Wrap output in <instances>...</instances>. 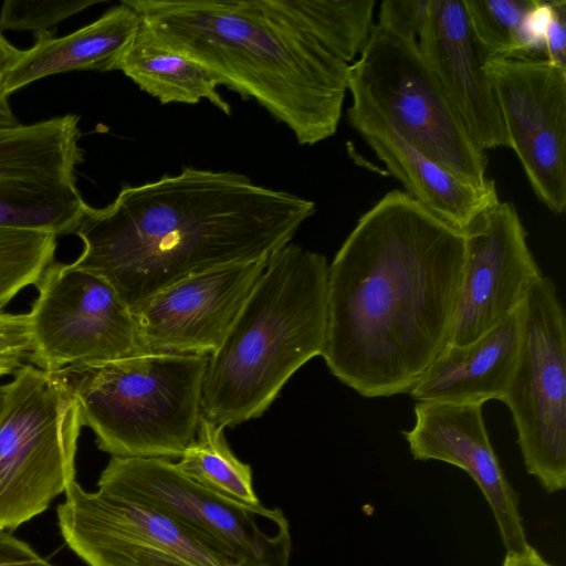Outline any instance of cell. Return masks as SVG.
Returning a JSON list of instances; mask_svg holds the SVG:
<instances>
[{
  "mask_svg": "<svg viewBox=\"0 0 566 566\" xmlns=\"http://www.w3.org/2000/svg\"><path fill=\"white\" fill-rule=\"evenodd\" d=\"M464 252L463 232L402 190L367 210L328 264L332 375L366 398L409 394L448 342Z\"/></svg>",
  "mask_w": 566,
  "mask_h": 566,
  "instance_id": "6da1fadb",
  "label": "cell"
},
{
  "mask_svg": "<svg viewBox=\"0 0 566 566\" xmlns=\"http://www.w3.org/2000/svg\"><path fill=\"white\" fill-rule=\"evenodd\" d=\"M315 210L245 175L185 166L123 186L106 207L87 203L72 264L105 280L132 312L188 277L270 258Z\"/></svg>",
  "mask_w": 566,
  "mask_h": 566,
  "instance_id": "7a4b0ae2",
  "label": "cell"
},
{
  "mask_svg": "<svg viewBox=\"0 0 566 566\" xmlns=\"http://www.w3.org/2000/svg\"><path fill=\"white\" fill-rule=\"evenodd\" d=\"M153 35L197 61L243 99H254L300 145L334 136L348 63L253 0H127Z\"/></svg>",
  "mask_w": 566,
  "mask_h": 566,
  "instance_id": "3957f363",
  "label": "cell"
},
{
  "mask_svg": "<svg viewBox=\"0 0 566 566\" xmlns=\"http://www.w3.org/2000/svg\"><path fill=\"white\" fill-rule=\"evenodd\" d=\"M326 258L287 243L268 263L219 348L208 357L201 411L222 427L259 418L289 379L322 356Z\"/></svg>",
  "mask_w": 566,
  "mask_h": 566,
  "instance_id": "277c9868",
  "label": "cell"
},
{
  "mask_svg": "<svg viewBox=\"0 0 566 566\" xmlns=\"http://www.w3.org/2000/svg\"><path fill=\"white\" fill-rule=\"evenodd\" d=\"M208 357L142 353L52 374L76 399L99 450L171 460L197 436Z\"/></svg>",
  "mask_w": 566,
  "mask_h": 566,
  "instance_id": "5b68a950",
  "label": "cell"
},
{
  "mask_svg": "<svg viewBox=\"0 0 566 566\" xmlns=\"http://www.w3.org/2000/svg\"><path fill=\"white\" fill-rule=\"evenodd\" d=\"M347 119L382 123L460 179L488 186V159L472 142L426 64L416 41L374 24L349 65Z\"/></svg>",
  "mask_w": 566,
  "mask_h": 566,
  "instance_id": "8992f818",
  "label": "cell"
},
{
  "mask_svg": "<svg viewBox=\"0 0 566 566\" xmlns=\"http://www.w3.org/2000/svg\"><path fill=\"white\" fill-rule=\"evenodd\" d=\"M82 427L57 377L31 364L14 373L0 417V531L41 514L75 481Z\"/></svg>",
  "mask_w": 566,
  "mask_h": 566,
  "instance_id": "52a82bcc",
  "label": "cell"
},
{
  "mask_svg": "<svg viewBox=\"0 0 566 566\" xmlns=\"http://www.w3.org/2000/svg\"><path fill=\"white\" fill-rule=\"evenodd\" d=\"M97 486L159 512L238 566H289L290 525L280 509L249 507L220 496L171 460L112 457Z\"/></svg>",
  "mask_w": 566,
  "mask_h": 566,
  "instance_id": "ba28073f",
  "label": "cell"
},
{
  "mask_svg": "<svg viewBox=\"0 0 566 566\" xmlns=\"http://www.w3.org/2000/svg\"><path fill=\"white\" fill-rule=\"evenodd\" d=\"M528 474L547 493L566 488V318L554 281L542 276L524 303L517 363L501 399Z\"/></svg>",
  "mask_w": 566,
  "mask_h": 566,
  "instance_id": "9c48e42d",
  "label": "cell"
},
{
  "mask_svg": "<svg viewBox=\"0 0 566 566\" xmlns=\"http://www.w3.org/2000/svg\"><path fill=\"white\" fill-rule=\"evenodd\" d=\"M35 287L31 365L55 373L139 354L133 313L98 275L54 261Z\"/></svg>",
  "mask_w": 566,
  "mask_h": 566,
  "instance_id": "30bf717a",
  "label": "cell"
},
{
  "mask_svg": "<svg viewBox=\"0 0 566 566\" xmlns=\"http://www.w3.org/2000/svg\"><path fill=\"white\" fill-rule=\"evenodd\" d=\"M81 117L0 127V227L73 234L87 203L77 188Z\"/></svg>",
  "mask_w": 566,
  "mask_h": 566,
  "instance_id": "8fae6325",
  "label": "cell"
},
{
  "mask_svg": "<svg viewBox=\"0 0 566 566\" xmlns=\"http://www.w3.org/2000/svg\"><path fill=\"white\" fill-rule=\"evenodd\" d=\"M56 512L65 543L88 566H238L167 516L102 488L72 482Z\"/></svg>",
  "mask_w": 566,
  "mask_h": 566,
  "instance_id": "7c38bea8",
  "label": "cell"
},
{
  "mask_svg": "<svg viewBox=\"0 0 566 566\" xmlns=\"http://www.w3.org/2000/svg\"><path fill=\"white\" fill-rule=\"evenodd\" d=\"M491 78L512 148L538 199L566 207V69L545 60L490 59Z\"/></svg>",
  "mask_w": 566,
  "mask_h": 566,
  "instance_id": "4fadbf2b",
  "label": "cell"
},
{
  "mask_svg": "<svg viewBox=\"0 0 566 566\" xmlns=\"http://www.w3.org/2000/svg\"><path fill=\"white\" fill-rule=\"evenodd\" d=\"M465 252L455 314L446 345L464 346L521 306L543 276L511 202L478 214L462 230Z\"/></svg>",
  "mask_w": 566,
  "mask_h": 566,
  "instance_id": "5bb4252c",
  "label": "cell"
},
{
  "mask_svg": "<svg viewBox=\"0 0 566 566\" xmlns=\"http://www.w3.org/2000/svg\"><path fill=\"white\" fill-rule=\"evenodd\" d=\"M268 260L188 277L132 311L139 354L212 355L227 336Z\"/></svg>",
  "mask_w": 566,
  "mask_h": 566,
  "instance_id": "9a60e30c",
  "label": "cell"
},
{
  "mask_svg": "<svg viewBox=\"0 0 566 566\" xmlns=\"http://www.w3.org/2000/svg\"><path fill=\"white\" fill-rule=\"evenodd\" d=\"M483 405L417 402L415 424L402 434L419 461H442L464 470L490 505L506 553L527 543L518 495L507 481L490 441Z\"/></svg>",
  "mask_w": 566,
  "mask_h": 566,
  "instance_id": "2e32d148",
  "label": "cell"
},
{
  "mask_svg": "<svg viewBox=\"0 0 566 566\" xmlns=\"http://www.w3.org/2000/svg\"><path fill=\"white\" fill-rule=\"evenodd\" d=\"M418 49L472 142L482 151L509 147L488 53L475 38L464 0H431Z\"/></svg>",
  "mask_w": 566,
  "mask_h": 566,
  "instance_id": "e0dca14e",
  "label": "cell"
},
{
  "mask_svg": "<svg viewBox=\"0 0 566 566\" xmlns=\"http://www.w3.org/2000/svg\"><path fill=\"white\" fill-rule=\"evenodd\" d=\"M524 303L474 342L446 345L409 392L412 399L480 405L501 400L517 363Z\"/></svg>",
  "mask_w": 566,
  "mask_h": 566,
  "instance_id": "ac0fdd59",
  "label": "cell"
},
{
  "mask_svg": "<svg viewBox=\"0 0 566 566\" xmlns=\"http://www.w3.org/2000/svg\"><path fill=\"white\" fill-rule=\"evenodd\" d=\"M142 25L127 0L106 10L95 21L62 36L35 33L34 44L22 50L17 62L0 77V95L12 93L43 77L71 71H116L117 64Z\"/></svg>",
  "mask_w": 566,
  "mask_h": 566,
  "instance_id": "d6986e66",
  "label": "cell"
},
{
  "mask_svg": "<svg viewBox=\"0 0 566 566\" xmlns=\"http://www.w3.org/2000/svg\"><path fill=\"white\" fill-rule=\"evenodd\" d=\"M388 172L399 180L412 199L437 217L463 230L482 211L496 205V186L469 184L429 159L382 123L352 125Z\"/></svg>",
  "mask_w": 566,
  "mask_h": 566,
  "instance_id": "ffe728a7",
  "label": "cell"
},
{
  "mask_svg": "<svg viewBox=\"0 0 566 566\" xmlns=\"http://www.w3.org/2000/svg\"><path fill=\"white\" fill-rule=\"evenodd\" d=\"M116 71L161 104H197L207 99L226 115L231 114L216 77L193 59L158 41L143 22Z\"/></svg>",
  "mask_w": 566,
  "mask_h": 566,
  "instance_id": "44dd1931",
  "label": "cell"
},
{
  "mask_svg": "<svg viewBox=\"0 0 566 566\" xmlns=\"http://www.w3.org/2000/svg\"><path fill=\"white\" fill-rule=\"evenodd\" d=\"M263 12L302 30L349 64L366 45L375 0H253Z\"/></svg>",
  "mask_w": 566,
  "mask_h": 566,
  "instance_id": "7402d4cb",
  "label": "cell"
},
{
  "mask_svg": "<svg viewBox=\"0 0 566 566\" xmlns=\"http://www.w3.org/2000/svg\"><path fill=\"white\" fill-rule=\"evenodd\" d=\"M177 468L205 489L239 504L256 507L251 467L231 451L224 427L201 417L195 440L185 449Z\"/></svg>",
  "mask_w": 566,
  "mask_h": 566,
  "instance_id": "603a6c76",
  "label": "cell"
},
{
  "mask_svg": "<svg viewBox=\"0 0 566 566\" xmlns=\"http://www.w3.org/2000/svg\"><path fill=\"white\" fill-rule=\"evenodd\" d=\"M471 28L490 59L537 60L526 28L533 0H464Z\"/></svg>",
  "mask_w": 566,
  "mask_h": 566,
  "instance_id": "cb8c5ba5",
  "label": "cell"
},
{
  "mask_svg": "<svg viewBox=\"0 0 566 566\" xmlns=\"http://www.w3.org/2000/svg\"><path fill=\"white\" fill-rule=\"evenodd\" d=\"M56 235L0 227V311L23 289L35 285L54 262Z\"/></svg>",
  "mask_w": 566,
  "mask_h": 566,
  "instance_id": "d4e9b609",
  "label": "cell"
},
{
  "mask_svg": "<svg viewBox=\"0 0 566 566\" xmlns=\"http://www.w3.org/2000/svg\"><path fill=\"white\" fill-rule=\"evenodd\" d=\"M99 0H7L0 10V30L33 31L34 34L94 4Z\"/></svg>",
  "mask_w": 566,
  "mask_h": 566,
  "instance_id": "484cf974",
  "label": "cell"
},
{
  "mask_svg": "<svg viewBox=\"0 0 566 566\" xmlns=\"http://www.w3.org/2000/svg\"><path fill=\"white\" fill-rule=\"evenodd\" d=\"M32 337L28 313L0 311V377L15 373L29 360Z\"/></svg>",
  "mask_w": 566,
  "mask_h": 566,
  "instance_id": "4316f807",
  "label": "cell"
},
{
  "mask_svg": "<svg viewBox=\"0 0 566 566\" xmlns=\"http://www.w3.org/2000/svg\"><path fill=\"white\" fill-rule=\"evenodd\" d=\"M430 4L431 0H385L380 3L377 23L417 42L428 23Z\"/></svg>",
  "mask_w": 566,
  "mask_h": 566,
  "instance_id": "83f0119b",
  "label": "cell"
},
{
  "mask_svg": "<svg viewBox=\"0 0 566 566\" xmlns=\"http://www.w3.org/2000/svg\"><path fill=\"white\" fill-rule=\"evenodd\" d=\"M544 60L566 69V1H549V11L542 30Z\"/></svg>",
  "mask_w": 566,
  "mask_h": 566,
  "instance_id": "f1b7e54d",
  "label": "cell"
},
{
  "mask_svg": "<svg viewBox=\"0 0 566 566\" xmlns=\"http://www.w3.org/2000/svg\"><path fill=\"white\" fill-rule=\"evenodd\" d=\"M0 566H55L29 544L7 531H0Z\"/></svg>",
  "mask_w": 566,
  "mask_h": 566,
  "instance_id": "f546056e",
  "label": "cell"
},
{
  "mask_svg": "<svg viewBox=\"0 0 566 566\" xmlns=\"http://www.w3.org/2000/svg\"><path fill=\"white\" fill-rule=\"evenodd\" d=\"M502 566H553L531 545L522 552L506 553Z\"/></svg>",
  "mask_w": 566,
  "mask_h": 566,
  "instance_id": "4dcf8cb0",
  "label": "cell"
},
{
  "mask_svg": "<svg viewBox=\"0 0 566 566\" xmlns=\"http://www.w3.org/2000/svg\"><path fill=\"white\" fill-rule=\"evenodd\" d=\"M22 50L14 46L0 30V77L17 62Z\"/></svg>",
  "mask_w": 566,
  "mask_h": 566,
  "instance_id": "1f68e13d",
  "label": "cell"
},
{
  "mask_svg": "<svg viewBox=\"0 0 566 566\" xmlns=\"http://www.w3.org/2000/svg\"><path fill=\"white\" fill-rule=\"evenodd\" d=\"M19 124L9 104L8 97L0 95V127Z\"/></svg>",
  "mask_w": 566,
  "mask_h": 566,
  "instance_id": "d6a6232c",
  "label": "cell"
},
{
  "mask_svg": "<svg viewBox=\"0 0 566 566\" xmlns=\"http://www.w3.org/2000/svg\"><path fill=\"white\" fill-rule=\"evenodd\" d=\"M7 394H8V384L0 385V417H1L4 406H6Z\"/></svg>",
  "mask_w": 566,
  "mask_h": 566,
  "instance_id": "836d02e7",
  "label": "cell"
}]
</instances>
